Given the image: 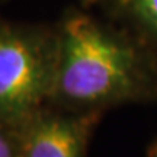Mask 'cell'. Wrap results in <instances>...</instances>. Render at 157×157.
<instances>
[{
  "mask_svg": "<svg viewBox=\"0 0 157 157\" xmlns=\"http://www.w3.org/2000/svg\"><path fill=\"white\" fill-rule=\"evenodd\" d=\"M21 157H82L84 129L74 119L36 113L16 132Z\"/></svg>",
  "mask_w": 157,
  "mask_h": 157,
  "instance_id": "3957f363",
  "label": "cell"
},
{
  "mask_svg": "<svg viewBox=\"0 0 157 157\" xmlns=\"http://www.w3.org/2000/svg\"><path fill=\"white\" fill-rule=\"evenodd\" d=\"M137 10L141 17L157 31V0H137Z\"/></svg>",
  "mask_w": 157,
  "mask_h": 157,
  "instance_id": "5b68a950",
  "label": "cell"
},
{
  "mask_svg": "<svg viewBox=\"0 0 157 157\" xmlns=\"http://www.w3.org/2000/svg\"><path fill=\"white\" fill-rule=\"evenodd\" d=\"M0 157H21V146L16 132L0 125Z\"/></svg>",
  "mask_w": 157,
  "mask_h": 157,
  "instance_id": "277c9868",
  "label": "cell"
},
{
  "mask_svg": "<svg viewBox=\"0 0 157 157\" xmlns=\"http://www.w3.org/2000/svg\"><path fill=\"white\" fill-rule=\"evenodd\" d=\"M58 42L0 19V125L17 132L56 90Z\"/></svg>",
  "mask_w": 157,
  "mask_h": 157,
  "instance_id": "7a4b0ae2",
  "label": "cell"
},
{
  "mask_svg": "<svg viewBox=\"0 0 157 157\" xmlns=\"http://www.w3.org/2000/svg\"><path fill=\"white\" fill-rule=\"evenodd\" d=\"M132 57L86 16L70 17L58 39L56 90L68 101L96 103L127 89Z\"/></svg>",
  "mask_w": 157,
  "mask_h": 157,
  "instance_id": "6da1fadb",
  "label": "cell"
}]
</instances>
